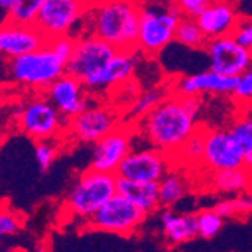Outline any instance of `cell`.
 Instances as JSON below:
<instances>
[{"instance_id": "cell-1", "label": "cell", "mask_w": 252, "mask_h": 252, "mask_svg": "<svg viewBox=\"0 0 252 252\" xmlns=\"http://www.w3.org/2000/svg\"><path fill=\"white\" fill-rule=\"evenodd\" d=\"M202 109L199 97H166L154 110L141 120V128L151 148L174 157L198 131Z\"/></svg>"}, {"instance_id": "cell-2", "label": "cell", "mask_w": 252, "mask_h": 252, "mask_svg": "<svg viewBox=\"0 0 252 252\" xmlns=\"http://www.w3.org/2000/svg\"><path fill=\"white\" fill-rule=\"evenodd\" d=\"M141 5L134 2L88 3L82 23L89 36L107 42L117 52H136Z\"/></svg>"}, {"instance_id": "cell-3", "label": "cell", "mask_w": 252, "mask_h": 252, "mask_svg": "<svg viewBox=\"0 0 252 252\" xmlns=\"http://www.w3.org/2000/svg\"><path fill=\"white\" fill-rule=\"evenodd\" d=\"M5 61L9 82L36 94H44L50 85L65 74L66 66V63L47 47V44L36 52Z\"/></svg>"}, {"instance_id": "cell-4", "label": "cell", "mask_w": 252, "mask_h": 252, "mask_svg": "<svg viewBox=\"0 0 252 252\" xmlns=\"http://www.w3.org/2000/svg\"><path fill=\"white\" fill-rule=\"evenodd\" d=\"M115 174H104L88 168L79 175L71 190L65 198V209L68 215L88 220L93 218L103 205L117 195Z\"/></svg>"}, {"instance_id": "cell-5", "label": "cell", "mask_w": 252, "mask_h": 252, "mask_svg": "<svg viewBox=\"0 0 252 252\" xmlns=\"http://www.w3.org/2000/svg\"><path fill=\"white\" fill-rule=\"evenodd\" d=\"M183 15L177 3L141 5L137 52L156 56L175 41V31Z\"/></svg>"}, {"instance_id": "cell-6", "label": "cell", "mask_w": 252, "mask_h": 252, "mask_svg": "<svg viewBox=\"0 0 252 252\" xmlns=\"http://www.w3.org/2000/svg\"><path fill=\"white\" fill-rule=\"evenodd\" d=\"M21 131L35 142H49L61 133L68 123L44 94H38L23 103L17 110Z\"/></svg>"}, {"instance_id": "cell-7", "label": "cell", "mask_w": 252, "mask_h": 252, "mask_svg": "<svg viewBox=\"0 0 252 252\" xmlns=\"http://www.w3.org/2000/svg\"><path fill=\"white\" fill-rule=\"evenodd\" d=\"M145 218L147 215L142 210L117 193L93 218L85 220L83 226L91 231L131 236L141 226Z\"/></svg>"}, {"instance_id": "cell-8", "label": "cell", "mask_w": 252, "mask_h": 252, "mask_svg": "<svg viewBox=\"0 0 252 252\" xmlns=\"http://www.w3.org/2000/svg\"><path fill=\"white\" fill-rule=\"evenodd\" d=\"M86 9L88 3L77 0H42L35 28L45 39L71 36V31L82 23Z\"/></svg>"}, {"instance_id": "cell-9", "label": "cell", "mask_w": 252, "mask_h": 252, "mask_svg": "<svg viewBox=\"0 0 252 252\" xmlns=\"http://www.w3.org/2000/svg\"><path fill=\"white\" fill-rule=\"evenodd\" d=\"M117 53L112 45L95 36H79L74 39V50L66 62L65 74L83 83L88 77L103 70Z\"/></svg>"}, {"instance_id": "cell-10", "label": "cell", "mask_w": 252, "mask_h": 252, "mask_svg": "<svg viewBox=\"0 0 252 252\" xmlns=\"http://www.w3.org/2000/svg\"><path fill=\"white\" fill-rule=\"evenodd\" d=\"M171 171V157L156 148L131 150L124 158L118 178L137 181V183H158Z\"/></svg>"}, {"instance_id": "cell-11", "label": "cell", "mask_w": 252, "mask_h": 252, "mask_svg": "<svg viewBox=\"0 0 252 252\" xmlns=\"http://www.w3.org/2000/svg\"><path fill=\"white\" fill-rule=\"evenodd\" d=\"M245 151L228 130H204V162L212 172L245 166Z\"/></svg>"}, {"instance_id": "cell-12", "label": "cell", "mask_w": 252, "mask_h": 252, "mask_svg": "<svg viewBox=\"0 0 252 252\" xmlns=\"http://www.w3.org/2000/svg\"><path fill=\"white\" fill-rule=\"evenodd\" d=\"M204 52L209 70L226 77H239L252 65V52L239 45L231 35L209 41Z\"/></svg>"}, {"instance_id": "cell-13", "label": "cell", "mask_w": 252, "mask_h": 252, "mask_svg": "<svg viewBox=\"0 0 252 252\" xmlns=\"http://www.w3.org/2000/svg\"><path fill=\"white\" fill-rule=\"evenodd\" d=\"M120 127V115L107 106L86 107L68 123V131L79 142L97 144Z\"/></svg>"}, {"instance_id": "cell-14", "label": "cell", "mask_w": 252, "mask_h": 252, "mask_svg": "<svg viewBox=\"0 0 252 252\" xmlns=\"http://www.w3.org/2000/svg\"><path fill=\"white\" fill-rule=\"evenodd\" d=\"M130 153L131 134L127 128L118 127L115 131H112L104 139L95 144L89 168L98 172L117 175V171Z\"/></svg>"}, {"instance_id": "cell-15", "label": "cell", "mask_w": 252, "mask_h": 252, "mask_svg": "<svg viewBox=\"0 0 252 252\" xmlns=\"http://www.w3.org/2000/svg\"><path fill=\"white\" fill-rule=\"evenodd\" d=\"M44 95L58 109L63 120L71 121L88 107L86 89L77 79L63 74L49 86Z\"/></svg>"}, {"instance_id": "cell-16", "label": "cell", "mask_w": 252, "mask_h": 252, "mask_svg": "<svg viewBox=\"0 0 252 252\" xmlns=\"http://www.w3.org/2000/svg\"><path fill=\"white\" fill-rule=\"evenodd\" d=\"M45 44L47 39L35 26H23L9 20L0 26V56L5 59L36 52Z\"/></svg>"}, {"instance_id": "cell-17", "label": "cell", "mask_w": 252, "mask_h": 252, "mask_svg": "<svg viewBox=\"0 0 252 252\" xmlns=\"http://www.w3.org/2000/svg\"><path fill=\"white\" fill-rule=\"evenodd\" d=\"M237 85V77H226L212 70H204L196 74L181 77L177 82V94L183 97L210 95H231Z\"/></svg>"}, {"instance_id": "cell-18", "label": "cell", "mask_w": 252, "mask_h": 252, "mask_svg": "<svg viewBox=\"0 0 252 252\" xmlns=\"http://www.w3.org/2000/svg\"><path fill=\"white\" fill-rule=\"evenodd\" d=\"M137 53L139 52H118L103 70L88 77L82 85L88 93H100L112 86L127 82L133 73L137 63Z\"/></svg>"}, {"instance_id": "cell-19", "label": "cell", "mask_w": 252, "mask_h": 252, "mask_svg": "<svg viewBox=\"0 0 252 252\" xmlns=\"http://www.w3.org/2000/svg\"><path fill=\"white\" fill-rule=\"evenodd\" d=\"M239 18V9L234 3L210 2L209 8L204 11V14L196 21L205 38L212 41L231 35Z\"/></svg>"}, {"instance_id": "cell-20", "label": "cell", "mask_w": 252, "mask_h": 252, "mask_svg": "<svg viewBox=\"0 0 252 252\" xmlns=\"http://www.w3.org/2000/svg\"><path fill=\"white\" fill-rule=\"evenodd\" d=\"M117 193L130 201L145 215L156 212L160 205L158 183H137L124 178L117 181Z\"/></svg>"}, {"instance_id": "cell-21", "label": "cell", "mask_w": 252, "mask_h": 252, "mask_svg": "<svg viewBox=\"0 0 252 252\" xmlns=\"http://www.w3.org/2000/svg\"><path fill=\"white\" fill-rule=\"evenodd\" d=\"M162 233L169 245H181L198 236L196 215H178L172 210H165L160 215Z\"/></svg>"}, {"instance_id": "cell-22", "label": "cell", "mask_w": 252, "mask_h": 252, "mask_svg": "<svg viewBox=\"0 0 252 252\" xmlns=\"http://www.w3.org/2000/svg\"><path fill=\"white\" fill-rule=\"evenodd\" d=\"M212 186L220 193L239 195L252 189V174L245 166L212 172Z\"/></svg>"}, {"instance_id": "cell-23", "label": "cell", "mask_w": 252, "mask_h": 252, "mask_svg": "<svg viewBox=\"0 0 252 252\" xmlns=\"http://www.w3.org/2000/svg\"><path fill=\"white\" fill-rule=\"evenodd\" d=\"M188 190H189L188 180L175 171H169L162 180L158 181L160 205H163V207H171V205H174L175 202L185 198Z\"/></svg>"}, {"instance_id": "cell-24", "label": "cell", "mask_w": 252, "mask_h": 252, "mask_svg": "<svg viewBox=\"0 0 252 252\" xmlns=\"http://www.w3.org/2000/svg\"><path fill=\"white\" fill-rule=\"evenodd\" d=\"M175 41L180 45H183V47H188L192 50H205V45L209 42V39L202 33L198 21L186 17L181 18L175 31Z\"/></svg>"}, {"instance_id": "cell-25", "label": "cell", "mask_w": 252, "mask_h": 252, "mask_svg": "<svg viewBox=\"0 0 252 252\" xmlns=\"http://www.w3.org/2000/svg\"><path fill=\"white\" fill-rule=\"evenodd\" d=\"M215 210L222 219L237 218V216L252 213V189L219 201L216 204Z\"/></svg>"}, {"instance_id": "cell-26", "label": "cell", "mask_w": 252, "mask_h": 252, "mask_svg": "<svg viewBox=\"0 0 252 252\" xmlns=\"http://www.w3.org/2000/svg\"><path fill=\"white\" fill-rule=\"evenodd\" d=\"M165 94L162 89L158 88H151L147 89L144 93H141L136 97V100L133 101L131 107H130V115L134 118H144L147 117L151 110H154L160 103L165 100Z\"/></svg>"}, {"instance_id": "cell-27", "label": "cell", "mask_w": 252, "mask_h": 252, "mask_svg": "<svg viewBox=\"0 0 252 252\" xmlns=\"http://www.w3.org/2000/svg\"><path fill=\"white\" fill-rule=\"evenodd\" d=\"M42 0H17L9 14V21L23 26H35Z\"/></svg>"}, {"instance_id": "cell-28", "label": "cell", "mask_w": 252, "mask_h": 252, "mask_svg": "<svg viewBox=\"0 0 252 252\" xmlns=\"http://www.w3.org/2000/svg\"><path fill=\"white\" fill-rule=\"evenodd\" d=\"M228 131H230L233 139L245 151V154L252 151V117L248 112L237 117L234 123L230 126V128H228Z\"/></svg>"}, {"instance_id": "cell-29", "label": "cell", "mask_w": 252, "mask_h": 252, "mask_svg": "<svg viewBox=\"0 0 252 252\" xmlns=\"http://www.w3.org/2000/svg\"><path fill=\"white\" fill-rule=\"evenodd\" d=\"M198 222V236L202 239L215 237L223 226V219L216 213L215 209L202 210L196 215Z\"/></svg>"}, {"instance_id": "cell-30", "label": "cell", "mask_w": 252, "mask_h": 252, "mask_svg": "<svg viewBox=\"0 0 252 252\" xmlns=\"http://www.w3.org/2000/svg\"><path fill=\"white\" fill-rule=\"evenodd\" d=\"M177 154H181V158L190 165L202 163L204 162V130H198L190 139L183 145V148Z\"/></svg>"}, {"instance_id": "cell-31", "label": "cell", "mask_w": 252, "mask_h": 252, "mask_svg": "<svg viewBox=\"0 0 252 252\" xmlns=\"http://www.w3.org/2000/svg\"><path fill=\"white\" fill-rule=\"evenodd\" d=\"M231 97L237 104L246 107V110L252 107V65L237 77V85Z\"/></svg>"}, {"instance_id": "cell-32", "label": "cell", "mask_w": 252, "mask_h": 252, "mask_svg": "<svg viewBox=\"0 0 252 252\" xmlns=\"http://www.w3.org/2000/svg\"><path fill=\"white\" fill-rule=\"evenodd\" d=\"M23 219L18 213L8 209L6 205L0 204V234L12 236L21 230Z\"/></svg>"}, {"instance_id": "cell-33", "label": "cell", "mask_w": 252, "mask_h": 252, "mask_svg": "<svg viewBox=\"0 0 252 252\" xmlns=\"http://www.w3.org/2000/svg\"><path fill=\"white\" fill-rule=\"evenodd\" d=\"M231 36L243 49L252 52V17H240Z\"/></svg>"}, {"instance_id": "cell-34", "label": "cell", "mask_w": 252, "mask_h": 252, "mask_svg": "<svg viewBox=\"0 0 252 252\" xmlns=\"http://www.w3.org/2000/svg\"><path fill=\"white\" fill-rule=\"evenodd\" d=\"M58 156V148L49 141V142H36L35 145V157L39 165V169L42 172H47L55 158Z\"/></svg>"}, {"instance_id": "cell-35", "label": "cell", "mask_w": 252, "mask_h": 252, "mask_svg": "<svg viewBox=\"0 0 252 252\" xmlns=\"http://www.w3.org/2000/svg\"><path fill=\"white\" fill-rule=\"evenodd\" d=\"M47 47L65 63L71 58L74 50V39L71 36H59L53 39H47Z\"/></svg>"}, {"instance_id": "cell-36", "label": "cell", "mask_w": 252, "mask_h": 252, "mask_svg": "<svg viewBox=\"0 0 252 252\" xmlns=\"http://www.w3.org/2000/svg\"><path fill=\"white\" fill-rule=\"evenodd\" d=\"M175 3L183 17L192 20H198L210 5V2H207V0H180V2Z\"/></svg>"}, {"instance_id": "cell-37", "label": "cell", "mask_w": 252, "mask_h": 252, "mask_svg": "<svg viewBox=\"0 0 252 252\" xmlns=\"http://www.w3.org/2000/svg\"><path fill=\"white\" fill-rule=\"evenodd\" d=\"M6 103H8V93H6L5 86L0 83V112L3 110V107L6 106Z\"/></svg>"}, {"instance_id": "cell-38", "label": "cell", "mask_w": 252, "mask_h": 252, "mask_svg": "<svg viewBox=\"0 0 252 252\" xmlns=\"http://www.w3.org/2000/svg\"><path fill=\"white\" fill-rule=\"evenodd\" d=\"M245 168L252 174V151L245 156Z\"/></svg>"}, {"instance_id": "cell-39", "label": "cell", "mask_w": 252, "mask_h": 252, "mask_svg": "<svg viewBox=\"0 0 252 252\" xmlns=\"http://www.w3.org/2000/svg\"><path fill=\"white\" fill-rule=\"evenodd\" d=\"M0 252H25V249H20V248H11V249H3Z\"/></svg>"}, {"instance_id": "cell-40", "label": "cell", "mask_w": 252, "mask_h": 252, "mask_svg": "<svg viewBox=\"0 0 252 252\" xmlns=\"http://www.w3.org/2000/svg\"><path fill=\"white\" fill-rule=\"evenodd\" d=\"M2 142H3V136H2V133H0V147H2Z\"/></svg>"}, {"instance_id": "cell-41", "label": "cell", "mask_w": 252, "mask_h": 252, "mask_svg": "<svg viewBox=\"0 0 252 252\" xmlns=\"http://www.w3.org/2000/svg\"><path fill=\"white\" fill-rule=\"evenodd\" d=\"M246 112H248V113H249V115H251V117H252V107H251V109H248V110H246Z\"/></svg>"}, {"instance_id": "cell-42", "label": "cell", "mask_w": 252, "mask_h": 252, "mask_svg": "<svg viewBox=\"0 0 252 252\" xmlns=\"http://www.w3.org/2000/svg\"><path fill=\"white\" fill-rule=\"evenodd\" d=\"M2 240H3V236H2V234H0V243H2Z\"/></svg>"}]
</instances>
